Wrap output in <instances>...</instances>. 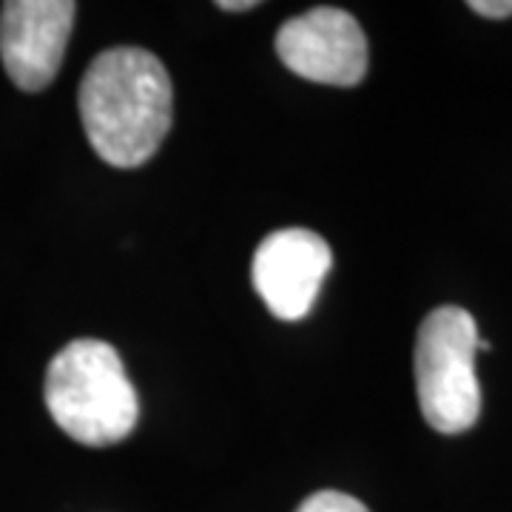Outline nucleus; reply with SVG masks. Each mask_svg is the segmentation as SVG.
Instances as JSON below:
<instances>
[{
	"label": "nucleus",
	"instance_id": "f257e3e1",
	"mask_svg": "<svg viewBox=\"0 0 512 512\" xmlns=\"http://www.w3.org/2000/svg\"><path fill=\"white\" fill-rule=\"evenodd\" d=\"M77 109L103 163L137 168L163 146L174 117V86L160 57L120 46L89 63L80 80Z\"/></svg>",
	"mask_w": 512,
	"mask_h": 512
},
{
	"label": "nucleus",
	"instance_id": "f03ea898",
	"mask_svg": "<svg viewBox=\"0 0 512 512\" xmlns=\"http://www.w3.org/2000/svg\"><path fill=\"white\" fill-rule=\"evenodd\" d=\"M55 424L86 447H109L137 427L140 402L120 353L100 339H74L55 353L43 384Z\"/></svg>",
	"mask_w": 512,
	"mask_h": 512
},
{
	"label": "nucleus",
	"instance_id": "7ed1b4c3",
	"mask_svg": "<svg viewBox=\"0 0 512 512\" xmlns=\"http://www.w3.org/2000/svg\"><path fill=\"white\" fill-rule=\"evenodd\" d=\"M478 325L473 313L441 305L416 336V393L424 421L444 436L470 430L481 413L476 379Z\"/></svg>",
	"mask_w": 512,
	"mask_h": 512
},
{
	"label": "nucleus",
	"instance_id": "20e7f679",
	"mask_svg": "<svg viewBox=\"0 0 512 512\" xmlns=\"http://www.w3.org/2000/svg\"><path fill=\"white\" fill-rule=\"evenodd\" d=\"M276 55L293 74L322 86H356L367 74V37L345 9L316 6L285 20L276 32Z\"/></svg>",
	"mask_w": 512,
	"mask_h": 512
},
{
	"label": "nucleus",
	"instance_id": "39448f33",
	"mask_svg": "<svg viewBox=\"0 0 512 512\" xmlns=\"http://www.w3.org/2000/svg\"><path fill=\"white\" fill-rule=\"evenodd\" d=\"M77 3L72 0H9L0 9V60L23 92H43L66 55Z\"/></svg>",
	"mask_w": 512,
	"mask_h": 512
},
{
	"label": "nucleus",
	"instance_id": "423d86ee",
	"mask_svg": "<svg viewBox=\"0 0 512 512\" xmlns=\"http://www.w3.org/2000/svg\"><path fill=\"white\" fill-rule=\"evenodd\" d=\"M333 268L330 245L308 228L274 231L254 254V288L276 319L296 322L308 316Z\"/></svg>",
	"mask_w": 512,
	"mask_h": 512
},
{
	"label": "nucleus",
	"instance_id": "0eeeda50",
	"mask_svg": "<svg viewBox=\"0 0 512 512\" xmlns=\"http://www.w3.org/2000/svg\"><path fill=\"white\" fill-rule=\"evenodd\" d=\"M296 512H370L359 501L348 493H339V490H319V493L308 495Z\"/></svg>",
	"mask_w": 512,
	"mask_h": 512
},
{
	"label": "nucleus",
	"instance_id": "6e6552de",
	"mask_svg": "<svg viewBox=\"0 0 512 512\" xmlns=\"http://www.w3.org/2000/svg\"><path fill=\"white\" fill-rule=\"evenodd\" d=\"M470 9L481 18H512V0H470Z\"/></svg>",
	"mask_w": 512,
	"mask_h": 512
},
{
	"label": "nucleus",
	"instance_id": "1a4fd4ad",
	"mask_svg": "<svg viewBox=\"0 0 512 512\" xmlns=\"http://www.w3.org/2000/svg\"><path fill=\"white\" fill-rule=\"evenodd\" d=\"M217 6H220L222 12H245V9H254L256 0H234V3L231 0H220Z\"/></svg>",
	"mask_w": 512,
	"mask_h": 512
}]
</instances>
